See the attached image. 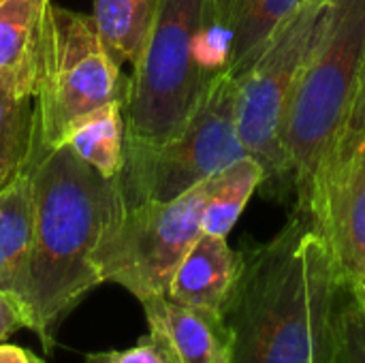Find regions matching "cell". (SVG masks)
Wrapping results in <instances>:
<instances>
[{
    "instance_id": "cell-20",
    "label": "cell",
    "mask_w": 365,
    "mask_h": 363,
    "mask_svg": "<svg viewBox=\"0 0 365 363\" xmlns=\"http://www.w3.org/2000/svg\"><path fill=\"white\" fill-rule=\"evenodd\" d=\"M21 327H28V317H26V310L24 306L0 291V344L17 329Z\"/></svg>"
},
{
    "instance_id": "cell-6",
    "label": "cell",
    "mask_w": 365,
    "mask_h": 363,
    "mask_svg": "<svg viewBox=\"0 0 365 363\" xmlns=\"http://www.w3.org/2000/svg\"><path fill=\"white\" fill-rule=\"evenodd\" d=\"M246 156L237 133V79L222 73L173 139L160 145L124 143L115 178L126 208L171 201Z\"/></svg>"
},
{
    "instance_id": "cell-3",
    "label": "cell",
    "mask_w": 365,
    "mask_h": 363,
    "mask_svg": "<svg viewBox=\"0 0 365 363\" xmlns=\"http://www.w3.org/2000/svg\"><path fill=\"white\" fill-rule=\"evenodd\" d=\"M365 60V0H331L325 30L295 86L282 131L293 210L310 214L314 180L349 128Z\"/></svg>"
},
{
    "instance_id": "cell-22",
    "label": "cell",
    "mask_w": 365,
    "mask_h": 363,
    "mask_svg": "<svg viewBox=\"0 0 365 363\" xmlns=\"http://www.w3.org/2000/svg\"><path fill=\"white\" fill-rule=\"evenodd\" d=\"M0 363H45L41 357H36L34 353L15 347V344H0Z\"/></svg>"
},
{
    "instance_id": "cell-10",
    "label": "cell",
    "mask_w": 365,
    "mask_h": 363,
    "mask_svg": "<svg viewBox=\"0 0 365 363\" xmlns=\"http://www.w3.org/2000/svg\"><path fill=\"white\" fill-rule=\"evenodd\" d=\"M148 323L158 325L180 363H231L233 334L222 315L154 295L141 302Z\"/></svg>"
},
{
    "instance_id": "cell-18",
    "label": "cell",
    "mask_w": 365,
    "mask_h": 363,
    "mask_svg": "<svg viewBox=\"0 0 365 363\" xmlns=\"http://www.w3.org/2000/svg\"><path fill=\"white\" fill-rule=\"evenodd\" d=\"M329 363H365V304L346 289L336 319V338Z\"/></svg>"
},
{
    "instance_id": "cell-23",
    "label": "cell",
    "mask_w": 365,
    "mask_h": 363,
    "mask_svg": "<svg viewBox=\"0 0 365 363\" xmlns=\"http://www.w3.org/2000/svg\"><path fill=\"white\" fill-rule=\"evenodd\" d=\"M351 291L355 293V297H357L359 302H364L365 304V282H359V285L351 287Z\"/></svg>"
},
{
    "instance_id": "cell-16",
    "label": "cell",
    "mask_w": 365,
    "mask_h": 363,
    "mask_svg": "<svg viewBox=\"0 0 365 363\" xmlns=\"http://www.w3.org/2000/svg\"><path fill=\"white\" fill-rule=\"evenodd\" d=\"M92 19L113 62L135 66L150 36L158 0H92Z\"/></svg>"
},
{
    "instance_id": "cell-1",
    "label": "cell",
    "mask_w": 365,
    "mask_h": 363,
    "mask_svg": "<svg viewBox=\"0 0 365 363\" xmlns=\"http://www.w3.org/2000/svg\"><path fill=\"white\" fill-rule=\"evenodd\" d=\"M346 289L312 214L293 210L269 242L240 250L222 312L231 363H329Z\"/></svg>"
},
{
    "instance_id": "cell-17",
    "label": "cell",
    "mask_w": 365,
    "mask_h": 363,
    "mask_svg": "<svg viewBox=\"0 0 365 363\" xmlns=\"http://www.w3.org/2000/svg\"><path fill=\"white\" fill-rule=\"evenodd\" d=\"M263 184L261 165L246 156L227 169L214 173L207 186V199L203 208V233L227 237L242 216L248 199Z\"/></svg>"
},
{
    "instance_id": "cell-4",
    "label": "cell",
    "mask_w": 365,
    "mask_h": 363,
    "mask_svg": "<svg viewBox=\"0 0 365 363\" xmlns=\"http://www.w3.org/2000/svg\"><path fill=\"white\" fill-rule=\"evenodd\" d=\"M126 96L128 75L105 49L94 19L49 0L34 86L36 163L64 145L77 118L107 103L124 107Z\"/></svg>"
},
{
    "instance_id": "cell-14",
    "label": "cell",
    "mask_w": 365,
    "mask_h": 363,
    "mask_svg": "<svg viewBox=\"0 0 365 363\" xmlns=\"http://www.w3.org/2000/svg\"><path fill=\"white\" fill-rule=\"evenodd\" d=\"M36 163L34 96L0 77V190Z\"/></svg>"
},
{
    "instance_id": "cell-12",
    "label": "cell",
    "mask_w": 365,
    "mask_h": 363,
    "mask_svg": "<svg viewBox=\"0 0 365 363\" xmlns=\"http://www.w3.org/2000/svg\"><path fill=\"white\" fill-rule=\"evenodd\" d=\"M34 237L30 171L0 190V291L26 304ZM26 310V308H24Z\"/></svg>"
},
{
    "instance_id": "cell-21",
    "label": "cell",
    "mask_w": 365,
    "mask_h": 363,
    "mask_svg": "<svg viewBox=\"0 0 365 363\" xmlns=\"http://www.w3.org/2000/svg\"><path fill=\"white\" fill-rule=\"evenodd\" d=\"M349 128H353V131H365V60L364 68H361L359 88H357V96H355L353 111H351V120H349Z\"/></svg>"
},
{
    "instance_id": "cell-15",
    "label": "cell",
    "mask_w": 365,
    "mask_h": 363,
    "mask_svg": "<svg viewBox=\"0 0 365 363\" xmlns=\"http://www.w3.org/2000/svg\"><path fill=\"white\" fill-rule=\"evenodd\" d=\"M64 145L96 173L113 180L124 163L122 103H107L77 118L66 131Z\"/></svg>"
},
{
    "instance_id": "cell-11",
    "label": "cell",
    "mask_w": 365,
    "mask_h": 363,
    "mask_svg": "<svg viewBox=\"0 0 365 363\" xmlns=\"http://www.w3.org/2000/svg\"><path fill=\"white\" fill-rule=\"evenodd\" d=\"M237 274L240 252L227 244V237L201 233L178 265L169 282L167 297L184 306L222 315L233 293Z\"/></svg>"
},
{
    "instance_id": "cell-5",
    "label": "cell",
    "mask_w": 365,
    "mask_h": 363,
    "mask_svg": "<svg viewBox=\"0 0 365 363\" xmlns=\"http://www.w3.org/2000/svg\"><path fill=\"white\" fill-rule=\"evenodd\" d=\"M201 11L203 0H158L150 36L128 75L124 143L160 145L173 139L214 81L197 56Z\"/></svg>"
},
{
    "instance_id": "cell-13",
    "label": "cell",
    "mask_w": 365,
    "mask_h": 363,
    "mask_svg": "<svg viewBox=\"0 0 365 363\" xmlns=\"http://www.w3.org/2000/svg\"><path fill=\"white\" fill-rule=\"evenodd\" d=\"M47 4L49 0H4L0 4V77L32 96Z\"/></svg>"
},
{
    "instance_id": "cell-24",
    "label": "cell",
    "mask_w": 365,
    "mask_h": 363,
    "mask_svg": "<svg viewBox=\"0 0 365 363\" xmlns=\"http://www.w3.org/2000/svg\"><path fill=\"white\" fill-rule=\"evenodd\" d=\"M2 2H4V0H0V4H2Z\"/></svg>"
},
{
    "instance_id": "cell-2",
    "label": "cell",
    "mask_w": 365,
    "mask_h": 363,
    "mask_svg": "<svg viewBox=\"0 0 365 363\" xmlns=\"http://www.w3.org/2000/svg\"><path fill=\"white\" fill-rule=\"evenodd\" d=\"M30 175L34 237L24 308L28 329L51 351L58 323L101 285L94 255L126 203L118 178H103L68 145L45 154Z\"/></svg>"
},
{
    "instance_id": "cell-19",
    "label": "cell",
    "mask_w": 365,
    "mask_h": 363,
    "mask_svg": "<svg viewBox=\"0 0 365 363\" xmlns=\"http://www.w3.org/2000/svg\"><path fill=\"white\" fill-rule=\"evenodd\" d=\"M148 329L150 332L135 347L88 353L86 363H180L167 334L154 323H148Z\"/></svg>"
},
{
    "instance_id": "cell-7",
    "label": "cell",
    "mask_w": 365,
    "mask_h": 363,
    "mask_svg": "<svg viewBox=\"0 0 365 363\" xmlns=\"http://www.w3.org/2000/svg\"><path fill=\"white\" fill-rule=\"evenodd\" d=\"M329 6L331 0H304L237 79V133L248 156L263 169V193L278 201L289 199L284 118L299 75L325 30Z\"/></svg>"
},
{
    "instance_id": "cell-9",
    "label": "cell",
    "mask_w": 365,
    "mask_h": 363,
    "mask_svg": "<svg viewBox=\"0 0 365 363\" xmlns=\"http://www.w3.org/2000/svg\"><path fill=\"white\" fill-rule=\"evenodd\" d=\"M310 214L340 280L365 282V131L346 128L314 180Z\"/></svg>"
},
{
    "instance_id": "cell-8",
    "label": "cell",
    "mask_w": 365,
    "mask_h": 363,
    "mask_svg": "<svg viewBox=\"0 0 365 363\" xmlns=\"http://www.w3.org/2000/svg\"><path fill=\"white\" fill-rule=\"evenodd\" d=\"M207 186L210 178L171 201L124 208L94 255L101 285H120L139 302L167 295L178 265L203 233Z\"/></svg>"
}]
</instances>
